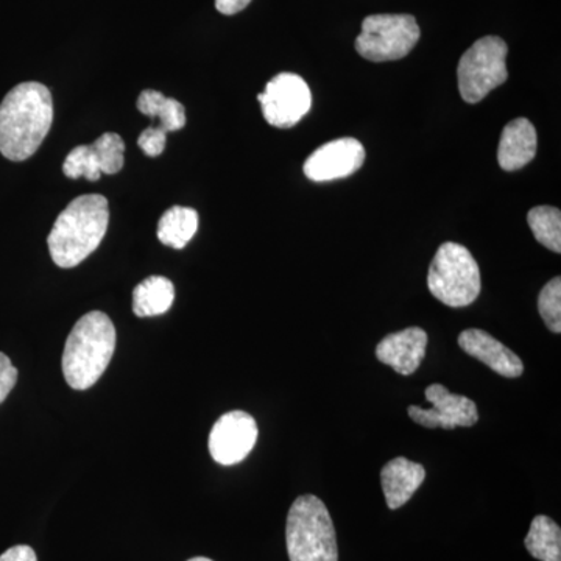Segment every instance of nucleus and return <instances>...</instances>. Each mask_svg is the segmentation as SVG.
<instances>
[{"instance_id": "6e6552de", "label": "nucleus", "mask_w": 561, "mask_h": 561, "mask_svg": "<svg viewBox=\"0 0 561 561\" xmlns=\"http://www.w3.org/2000/svg\"><path fill=\"white\" fill-rule=\"evenodd\" d=\"M265 121L273 127H295L309 113L312 94L308 83L297 73H278L257 95Z\"/></svg>"}, {"instance_id": "5701e85b", "label": "nucleus", "mask_w": 561, "mask_h": 561, "mask_svg": "<svg viewBox=\"0 0 561 561\" xmlns=\"http://www.w3.org/2000/svg\"><path fill=\"white\" fill-rule=\"evenodd\" d=\"M538 312L545 320L546 327L556 334L561 332V278L557 276L549 280L538 297Z\"/></svg>"}, {"instance_id": "ddd939ff", "label": "nucleus", "mask_w": 561, "mask_h": 561, "mask_svg": "<svg viewBox=\"0 0 561 561\" xmlns=\"http://www.w3.org/2000/svg\"><path fill=\"white\" fill-rule=\"evenodd\" d=\"M459 346L474 359L481 360L504 378H519L524 371L523 360L511 348L482 330H467L459 335Z\"/></svg>"}, {"instance_id": "4be33fe9", "label": "nucleus", "mask_w": 561, "mask_h": 561, "mask_svg": "<svg viewBox=\"0 0 561 561\" xmlns=\"http://www.w3.org/2000/svg\"><path fill=\"white\" fill-rule=\"evenodd\" d=\"M62 172L72 180L98 181L102 176L101 165L95 160L91 146H79L70 150L62 164Z\"/></svg>"}, {"instance_id": "bb28decb", "label": "nucleus", "mask_w": 561, "mask_h": 561, "mask_svg": "<svg viewBox=\"0 0 561 561\" xmlns=\"http://www.w3.org/2000/svg\"><path fill=\"white\" fill-rule=\"evenodd\" d=\"M250 2L251 0H216V9L219 10L221 14L231 16V14L245 10L247 7L250 5Z\"/></svg>"}, {"instance_id": "4468645a", "label": "nucleus", "mask_w": 561, "mask_h": 561, "mask_svg": "<svg viewBox=\"0 0 561 561\" xmlns=\"http://www.w3.org/2000/svg\"><path fill=\"white\" fill-rule=\"evenodd\" d=\"M537 147L538 138L534 124L523 117L512 121L502 131L497 149V161L502 171L515 172L526 168L537 154Z\"/></svg>"}, {"instance_id": "393cba45", "label": "nucleus", "mask_w": 561, "mask_h": 561, "mask_svg": "<svg viewBox=\"0 0 561 561\" xmlns=\"http://www.w3.org/2000/svg\"><path fill=\"white\" fill-rule=\"evenodd\" d=\"M18 370L7 354L0 353V404L7 400L10 391L16 386Z\"/></svg>"}, {"instance_id": "a211bd4d", "label": "nucleus", "mask_w": 561, "mask_h": 561, "mask_svg": "<svg viewBox=\"0 0 561 561\" xmlns=\"http://www.w3.org/2000/svg\"><path fill=\"white\" fill-rule=\"evenodd\" d=\"M138 110L151 119H160L158 127L165 133L179 131L186 125V111L175 99L165 98L160 91L140 92Z\"/></svg>"}, {"instance_id": "aec40b11", "label": "nucleus", "mask_w": 561, "mask_h": 561, "mask_svg": "<svg viewBox=\"0 0 561 561\" xmlns=\"http://www.w3.org/2000/svg\"><path fill=\"white\" fill-rule=\"evenodd\" d=\"M535 239L553 253H561V213L552 206H537L527 214Z\"/></svg>"}, {"instance_id": "dca6fc26", "label": "nucleus", "mask_w": 561, "mask_h": 561, "mask_svg": "<svg viewBox=\"0 0 561 561\" xmlns=\"http://www.w3.org/2000/svg\"><path fill=\"white\" fill-rule=\"evenodd\" d=\"M175 300V287L164 276H150L133 290V312L144 317H157L171 309Z\"/></svg>"}, {"instance_id": "f257e3e1", "label": "nucleus", "mask_w": 561, "mask_h": 561, "mask_svg": "<svg viewBox=\"0 0 561 561\" xmlns=\"http://www.w3.org/2000/svg\"><path fill=\"white\" fill-rule=\"evenodd\" d=\"M54 122L49 88L36 81L18 84L0 103V153L25 161L36 153Z\"/></svg>"}, {"instance_id": "412c9836", "label": "nucleus", "mask_w": 561, "mask_h": 561, "mask_svg": "<svg viewBox=\"0 0 561 561\" xmlns=\"http://www.w3.org/2000/svg\"><path fill=\"white\" fill-rule=\"evenodd\" d=\"M91 149L101 165L102 173L114 175L124 168L125 144L116 133H105L94 144H91Z\"/></svg>"}, {"instance_id": "f8f14e48", "label": "nucleus", "mask_w": 561, "mask_h": 561, "mask_svg": "<svg viewBox=\"0 0 561 561\" xmlns=\"http://www.w3.org/2000/svg\"><path fill=\"white\" fill-rule=\"evenodd\" d=\"M426 348V331L413 327L382 339L376 346V357L400 375L411 376L419 370Z\"/></svg>"}, {"instance_id": "cd10ccee", "label": "nucleus", "mask_w": 561, "mask_h": 561, "mask_svg": "<svg viewBox=\"0 0 561 561\" xmlns=\"http://www.w3.org/2000/svg\"><path fill=\"white\" fill-rule=\"evenodd\" d=\"M187 561H213V560L206 559V557H195V559H191Z\"/></svg>"}, {"instance_id": "f03ea898", "label": "nucleus", "mask_w": 561, "mask_h": 561, "mask_svg": "<svg viewBox=\"0 0 561 561\" xmlns=\"http://www.w3.org/2000/svg\"><path fill=\"white\" fill-rule=\"evenodd\" d=\"M108 221V201L103 195L73 198L61 210L47 239L51 260L61 268L81 264L101 245Z\"/></svg>"}, {"instance_id": "2eb2a0df", "label": "nucleus", "mask_w": 561, "mask_h": 561, "mask_svg": "<svg viewBox=\"0 0 561 561\" xmlns=\"http://www.w3.org/2000/svg\"><path fill=\"white\" fill-rule=\"evenodd\" d=\"M426 479L423 465L397 457L390 460L381 471V483L387 505L391 511L402 507L412 500L413 494Z\"/></svg>"}, {"instance_id": "0eeeda50", "label": "nucleus", "mask_w": 561, "mask_h": 561, "mask_svg": "<svg viewBox=\"0 0 561 561\" xmlns=\"http://www.w3.org/2000/svg\"><path fill=\"white\" fill-rule=\"evenodd\" d=\"M419 22L411 14H373L362 22L356 50L365 60L397 61L420 41Z\"/></svg>"}, {"instance_id": "39448f33", "label": "nucleus", "mask_w": 561, "mask_h": 561, "mask_svg": "<svg viewBox=\"0 0 561 561\" xmlns=\"http://www.w3.org/2000/svg\"><path fill=\"white\" fill-rule=\"evenodd\" d=\"M430 291L449 308H467L481 295L482 279L471 251L456 242L443 243L427 273Z\"/></svg>"}, {"instance_id": "1a4fd4ad", "label": "nucleus", "mask_w": 561, "mask_h": 561, "mask_svg": "<svg viewBox=\"0 0 561 561\" xmlns=\"http://www.w3.org/2000/svg\"><path fill=\"white\" fill-rule=\"evenodd\" d=\"M426 400L431 409L409 405V416L420 426L427 430H456V427H472L479 421L476 402L470 398L454 394L442 383H432L426 389Z\"/></svg>"}, {"instance_id": "20e7f679", "label": "nucleus", "mask_w": 561, "mask_h": 561, "mask_svg": "<svg viewBox=\"0 0 561 561\" xmlns=\"http://www.w3.org/2000/svg\"><path fill=\"white\" fill-rule=\"evenodd\" d=\"M286 542L290 561H339L334 524L323 501L305 494L291 504Z\"/></svg>"}, {"instance_id": "7ed1b4c3", "label": "nucleus", "mask_w": 561, "mask_h": 561, "mask_svg": "<svg viewBox=\"0 0 561 561\" xmlns=\"http://www.w3.org/2000/svg\"><path fill=\"white\" fill-rule=\"evenodd\" d=\"M116 350V328L106 313L88 312L77 321L62 353V375L73 390H87L101 379Z\"/></svg>"}, {"instance_id": "423d86ee", "label": "nucleus", "mask_w": 561, "mask_h": 561, "mask_svg": "<svg viewBox=\"0 0 561 561\" xmlns=\"http://www.w3.org/2000/svg\"><path fill=\"white\" fill-rule=\"evenodd\" d=\"M508 47L500 36H485L465 51L457 68L459 91L467 103H479L508 79Z\"/></svg>"}, {"instance_id": "a878e982", "label": "nucleus", "mask_w": 561, "mask_h": 561, "mask_svg": "<svg viewBox=\"0 0 561 561\" xmlns=\"http://www.w3.org/2000/svg\"><path fill=\"white\" fill-rule=\"evenodd\" d=\"M0 561H38L31 546H13L0 556Z\"/></svg>"}, {"instance_id": "6ab92c4d", "label": "nucleus", "mask_w": 561, "mask_h": 561, "mask_svg": "<svg viewBox=\"0 0 561 561\" xmlns=\"http://www.w3.org/2000/svg\"><path fill=\"white\" fill-rule=\"evenodd\" d=\"M524 542L534 559L561 561V529L549 516H535Z\"/></svg>"}, {"instance_id": "b1692460", "label": "nucleus", "mask_w": 561, "mask_h": 561, "mask_svg": "<svg viewBox=\"0 0 561 561\" xmlns=\"http://www.w3.org/2000/svg\"><path fill=\"white\" fill-rule=\"evenodd\" d=\"M165 144H168V133L161 130L160 127L146 128L140 133L138 139L140 150L150 158L160 157L165 149Z\"/></svg>"}, {"instance_id": "9d476101", "label": "nucleus", "mask_w": 561, "mask_h": 561, "mask_svg": "<svg viewBox=\"0 0 561 561\" xmlns=\"http://www.w3.org/2000/svg\"><path fill=\"white\" fill-rule=\"evenodd\" d=\"M257 442V424L247 412L221 415L209 434V453L217 463L230 467L245 459Z\"/></svg>"}, {"instance_id": "f3484780", "label": "nucleus", "mask_w": 561, "mask_h": 561, "mask_svg": "<svg viewBox=\"0 0 561 561\" xmlns=\"http://www.w3.org/2000/svg\"><path fill=\"white\" fill-rule=\"evenodd\" d=\"M198 230V214L192 208L173 206L158 221V239L164 245L181 250L187 245Z\"/></svg>"}, {"instance_id": "9b49d317", "label": "nucleus", "mask_w": 561, "mask_h": 561, "mask_svg": "<svg viewBox=\"0 0 561 561\" xmlns=\"http://www.w3.org/2000/svg\"><path fill=\"white\" fill-rule=\"evenodd\" d=\"M365 149L359 140L342 138L319 147L305 162V175L316 183L346 179L359 171Z\"/></svg>"}]
</instances>
